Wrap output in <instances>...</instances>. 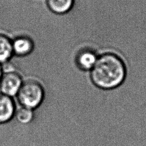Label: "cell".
<instances>
[{
	"mask_svg": "<svg viewBox=\"0 0 146 146\" xmlns=\"http://www.w3.org/2000/svg\"><path fill=\"white\" fill-rule=\"evenodd\" d=\"M3 68H2L1 65L0 64V80H1V78L2 77V75H3Z\"/></svg>",
	"mask_w": 146,
	"mask_h": 146,
	"instance_id": "30bf717a",
	"label": "cell"
},
{
	"mask_svg": "<svg viewBox=\"0 0 146 146\" xmlns=\"http://www.w3.org/2000/svg\"><path fill=\"white\" fill-rule=\"evenodd\" d=\"M16 104L12 97L0 92V124H6L15 117Z\"/></svg>",
	"mask_w": 146,
	"mask_h": 146,
	"instance_id": "5b68a950",
	"label": "cell"
},
{
	"mask_svg": "<svg viewBox=\"0 0 146 146\" xmlns=\"http://www.w3.org/2000/svg\"><path fill=\"white\" fill-rule=\"evenodd\" d=\"M44 95V89L41 83L30 79L23 82L16 96L22 107L34 110L42 104Z\"/></svg>",
	"mask_w": 146,
	"mask_h": 146,
	"instance_id": "7a4b0ae2",
	"label": "cell"
},
{
	"mask_svg": "<svg viewBox=\"0 0 146 146\" xmlns=\"http://www.w3.org/2000/svg\"><path fill=\"white\" fill-rule=\"evenodd\" d=\"M13 55L12 41L5 34L0 33V64L7 63Z\"/></svg>",
	"mask_w": 146,
	"mask_h": 146,
	"instance_id": "ba28073f",
	"label": "cell"
},
{
	"mask_svg": "<svg viewBox=\"0 0 146 146\" xmlns=\"http://www.w3.org/2000/svg\"><path fill=\"white\" fill-rule=\"evenodd\" d=\"M15 116L18 122L21 124H29L34 119V110L21 106L16 110Z\"/></svg>",
	"mask_w": 146,
	"mask_h": 146,
	"instance_id": "9c48e42d",
	"label": "cell"
},
{
	"mask_svg": "<svg viewBox=\"0 0 146 146\" xmlns=\"http://www.w3.org/2000/svg\"><path fill=\"white\" fill-rule=\"evenodd\" d=\"M98 55L95 51L89 48L82 49L75 57V64L82 71H91L97 61Z\"/></svg>",
	"mask_w": 146,
	"mask_h": 146,
	"instance_id": "277c9868",
	"label": "cell"
},
{
	"mask_svg": "<svg viewBox=\"0 0 146 146\" xmlns=\"http://www.w3.org/2000/svg\"><path fill=\"white\" fill-rule=\"evenodd\" d=\"M23 82L19 73L14 71L3 73L0 80V92L11 97L16 96Z\"/></svg>",
	"mask_w": 146,
	"mask_h": 146,
	"instance_id": "3957f363",
	"label": "cell"
},
{
	"mask_svg": "<svg viewBox=\"0 0 146 146\" xmlns=\"http://www.w3.org/2000/svg\"><path fill=\"white\" fill-rule=\"evenodd\" d=\"M12 41L14 55H16L17 56H27L31 54L34 50V41L29 36H19Z\"/></svg>",
	"mask_w": 146,
	"mask_h": 146,
	"instance_id": "8992f818",
	"label": "cell"
},
{
	"mask_svg": "<svg viewBox=\"0 0 146 146\" xmlns=\"http://www.w3.org/2000/svg\"><path fill=\"white\" fill-rule=\"evenodd\" d=\"M126 75V66L121 57L113 53H105L98 57L90 71V79L96 87L109 90L120 86Z\"/></svg>",
	"mask_w": 146,
	"mask_h": 146,
	"instance_id": "6da1fadb",
	"label": "cell"
},
{
	"mask_svg": "<svg viewBox=\"0 0 146 146\" xmlns=\"http://www.w3.org/2000/svg\"><path fill=\"white\" fill-rule=\"evenodd\" d=\"M47 7L53 13L63 15L72 9L75 0H46Z\"/></svg>",
	"mask_w": 146,
	"mask_h": 146,
	"instance_id": "52a82bcc",
	"label": "cell"
}]
</instances>
